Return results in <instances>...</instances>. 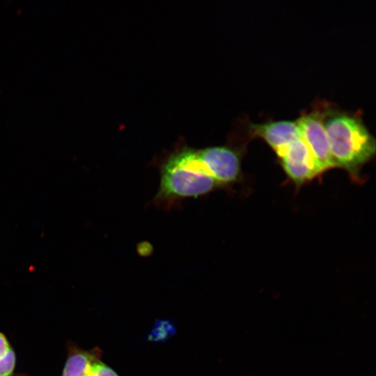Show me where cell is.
I'll return each mask as SVG.
<instances>
[{"instance_id": "cell-4", "label": "cell", "mask_w": 376, "mask_h": 376, "mask_svg": "<svg viewBox=\"0 0 376 376\" xmlns=\"http://www.w3.org/2000/svg\"><path fill=\"white\" fill-rule=\"evenodd\" d=\"M244 144L233 139L222 146L198 148L199 155L220 188L237 182L242 178L241 163Z\"/></svg>"}, {"instance_id": "cell-9", "label": "cell", "mask_w": 376, "mask_h": 376, "mask_svg": "<svg viewBox=\"0 0 376 376\" xmlns=\"http://www.w3.org/2000/svg\"><path fill=\"white\" fill-rule=\"evenodd\" d=\"M91 376H119L111 367L101 360V357L95 361L92 366Z\"/></svg>"}, {"instance_id": "cell-1", "label": "cell", "mask_w": 376, "mask_h": 376, "mask_svg": "<svg viewBox=\"0 0 376 376\" xmlns=\"http://www.w3.org/2000/svg\"><path fill=\"white\" fill-rule=\"evenodd\" d=\"M159 184L152 202L169 210L186 198L207 195L220 187L203 162L198 148L179 145L158 164Z\"/></svg>"}, {"instance_id": "cell-8", "label": "cell", "mask_w": 376, "mask_h": 376, "mask_svg": "<svg viewBox=\"0 0 376 376\" xmlns=\"http://www.w3.org/2000/svg\"><path fill=\"white\" fill-rule=\"evenodd\" d=\"M16 354L6 335L0 331V376H13Z\"/></svg>"}, {"instance_id": "cell-5", "label": "cell", "mask_w": 376, "mask_h": 376, "mask_svg": "<svg viewBox=\"0 0 376 376\" xmlns=\"http://www.w3.org/2000/svg\"><path fill=\"white\" fill-rule=\"evenodd\" d=\"M276 154L288 178L297 186L320 175L315 159L301 138L292 141Z\"/></svg>"}, {"instance_id": "cell-6", "label": "cell", "mask_w": 376, "mask_h": 376, "mask_svg": "<svg viewBox=\"0 0 376 376\" xmlns=\"http://www.w3.org/2000/svg\"><path fill=\"white\" fill-rule=\"evenodd\" d=\"M245 124L249 139H263L275 153L292 141L301 138L296 120H269L263 123L246 122Z\"/></svg>"}, {"instance_id": "cell-10", "label": "cell", "mask_w": 376, "mask_h": 376, "mask_svg": "<svg viewBox=\"0 0 376 376\" xmlns=\"http://www.w3.org/2000/svg\"><path fill=\"white\" fill-rule=\"evenodd\" d=\"M166 322H162L152 330V334L150 335V338L153 340H158L160 338H165L168 336L172 329H171V324H169L165 328Z\"/></svg>"}, {"instance_id": "cell-7", "label": "cell", "mask_w": 376, "mask_h": 376, "mask_svg": "<svg viewBox=\"0 0 376 376\" xmlns=\"http://www.w3.org/2000/svg\"><path fill=\"white\" fill-rule=\"evenodd\" d=\"M101 357L98 347L87 350L70 344L61 376H91L93 364Z\"/></svg>"}, {"instance_id": "cell-2", "label": "cell", "mask_w": 376, "mask_h": 376, "mask_svg": "<svg viewBox=\"0 0 376 376\" xmlns=\"http://www.w3.org/2000/svg\"><path fill=\"white\" fill-rule=\"evenodd\" d=\"M324 125L336 167L345 169L355 181L363 166L375 156L376 143L360 111H341L329 104Z\"/></svg>"}, {"instance_id": "cell-3", "label": "cell", "mask_w": 376, "mask_h": 376, "mask_svg": "<svg viewBox=\"0 0 376 376\" xmlns=\"http://www.w3.org/2000/svg\"><path fill=\"white\" fill-rule=\"evenodd\" d=\"M329 104L327 101H317L301 111L296 120L301 139L308 146L320 175L336 167L324 125Z\"/></svg>"}]
</instances>
